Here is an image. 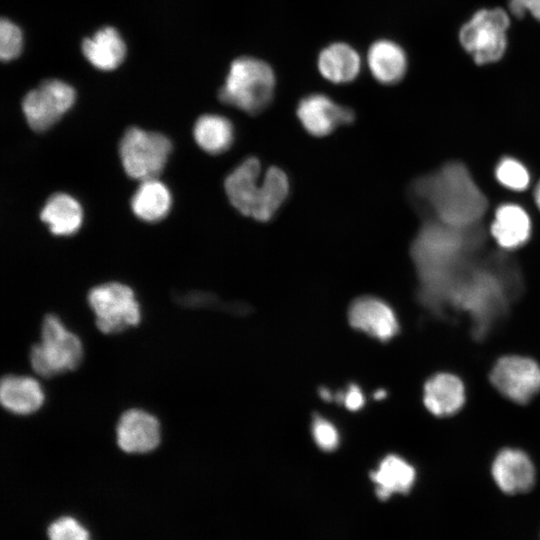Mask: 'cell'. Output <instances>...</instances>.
I'll use <instances>...</instances> for the list:
<instances>
[{"label": "cell", "mask_w": 540, "mask_h": 540, "mask_svg": "<svg viewBox=\"0 0 540 540\" xmlns=\"http://www.w3.org/2000/svg\"><path fill=\"white\" fill-rule=\"evenodd\" d=\"M410 191L415 202L429 208L438 222L452 227H473L487 207L486 198L460 163H449L417 179Z\"/></svg>", "instance_id": "1"}, {"label": "cell", "mask_w": 540, "mask_h": 540, "mask_svg": "<svg viewBox=\"0 0 540 540\" xmlns=\"http://www.w3.org/2000/svg\"><path fill=\"white\" fill-rule=\"evenodd\" d=\"M472 227L457 228L440 222L426 223L411 245V257L421 282L420 298L425 302L444 279L461 264L471 248L467 235Z\"/></svg>", "instance_id": "2"}, {"label": "cell", "mask_w": 540, "mask_h": 540, "mask_svg": "<svg viewBox=\"0 0 540 540\" xmlns=\"http://www.w3.org/2000/svg\"><path fill=\"white\" fill-rule=\"evenodd\" d=\"M275 84L269 64L253 57H240L231 63L218 97L224 104L256 115L271 103Z\"/></svg>", "instance_id": "3"}, {"label": "cell", "mask_w": 540, "mask_h": 540, "mask_svg": "<svg viewBox=\"0 0 540 540\" xmlns=\"http://www.w3.org/2000/svg\"><path fill=\"white\" fill-rule=\"evenodd\" d=\"M260 173L259 159L247 157L227 175L224 188L231 205L239 213L259 222H268L280 209V197L268 177L264 175L260 182Z\"/></svg>", "instance_id": "4"}, {"label": "cell", "mask_w": 540, "mask_h": 540, "mask_svg": "<svg viewBox=\"0 0 540 540\" xmlns=\"http://www.w3.org/2000/svg\"><path fill=\"white\" fill-rule=\"evenodd\" d=\"M83 359L80 339L68 331L54 314H47L41 324V342L32 345L29 360L34 372L52 378L77 369Z\"/></svg>", "instance_id": "5"}, {"label": "cell", "mask_w": 540, "mask_h": 540, "mask_svg": "<svg viewBox=\"0 0 540 540\" xmlns=\"http://www.w3.org/2000/svg\"><path fill=\"white\" fill-rule=\"evenodd\" d=\"M508 13L501 8L478 10L459 31V41L479 64L501 59L507 48Z\"/></svg>", "instance_id": "6"}, {"label": "cell", "mask_w": 540, "mask_h": 540, "mask_svg": "<svg viewBox=\"0 0 540 540\" xmlns=\"http://www.w3.org/2000/svg\"><path fill=\"white\" fill-rule=\"evenodd\" d=\"M172 150L170 140L158 132L130 127L123 134L119 154L126 174L139 181L155 179Z\"/></svg>", "instance_id": "7"}, {"label": "cell", "mask_w": 540, "mask_h": 540, "mask_svg": "<svg viewBox=\"0 0 540 540\" xmlns=\"http://www.w3.org/2000/svg\"><path fill=\"white\" fill-rule=\"evenodd\" d=\"M88 304L95 314L97 328L104 334H118L141 321L139 303L133 290L118 282L91 288Z\"/></svg>", "instance_id": "8"}, {"label": "cell", "mask_w": 540, "mask_h": 540, "mask_svg": "<svg viewBox=\"0 0 540 540\" xmlns=\"http://www.w3.org/2000/svg\"><path fill=\"white\" fill-rule=\"evenodd\" d=\"M75 91L67 83L45 80L29 91L22 102V109L29 127L43 132L54 125L73 105Z\"/></svg>", "instance_id": "9"}, {"label": "cell", "mask_w": 540, "mask_h": 540, "mask_svg": "<svg viewBox=\"0 0 540 540\" xmlns=\"http://www.w3.org/2000/svg\"><path fill=\"white\" fill-rule=\"evenodd\" d=\"M490 379L506 398L527 403L540 391V366L526 357L505 356L496 362Z\"/></svg>", "instance_id": "10"}, {"label": "cell", "mask_w": 540, "mask_h": 540, "mask_svg": "<svg viewBox=\"0 0 540 540\" xmlns=\"http://www.w3.org/2000/svg\"><path fill=\"white\" fill-rule=\"evenodd\" d=\"M296 114L307 133L315 137L327 136L339 126L349 125L355 120L351 108L321 93L303 97L297 105Z\"/></svg>", "instance_id": "11"}, {"label": "cell", "mask_w": 540, "mask_h": 540, "mask_svg": "<svg viewBox=\"0 0 540 540\" xmlns=\"http://www.w3.org/2000/svg\"><path fill=\"white\" fill-rule=\"evenodd\" d=\"M119 448L130 454H144L155 450L161 441L158 419L138 408L123 412L116 425Z\"/></svg>", "instance_id": "12"}, {"label": "cell", "mask_w": 540, "mask_h": 540, "mask_svg": "<svg viewBox=\"0 0 540 540\" xmlns=\"http://www.w3.org/2000/svg\"><path fill=\"white\" fill-rule=\"evenodd\" d=\"M350 325L380 341H388L399 330L393 309L375 296H361L353 300L348 310Z\"/></svg>", "instance_id": "13"}, {"label": "cell", "mask_w": 540, "mask_h": 540, "mask_svg": "<svg viewBox=\"0 0 540 540\" xmlns=\"http://www.w3.org/2000/svg\"><path fill=\"white\" fill-rule=\"evenodd\" d=\"M492 475L498 487L508 494L526 492L535 481V469L531 460L516 449L502 450L496 456Z\"/></svg>", "instance_id": "14"}, {"label": "cell", "mask_w": 540, "mask_h": 540, "mask_svg": "<svg viewBox=\"0 0 540 540\" xmlns=\"http://www.w3.org/2000/svg\"><path fill=\"white\" fill-rule=\"evenodd\" d=\"M45 400L40 383L29 376L5 375L0 382L2 406L15 415H30L38 411Z\"/></svg>", "instance_id": "15"}, {"label": "cell", "mask_w": 540, "mask_h": 540, "mask_svg": "<svg viewBox=\"0 0 540 540\" xmlns=\"http://www.w3.org/2000/svg\"><path fill=\"white\" fill-rule=\"evenodd\" d=\"M423 400L425 407L435 416L453 415L464 404L463 383L455 375L436 374L425 383Z\"/></svg>", "instance_id": "16"}, {"label": "cell", "mask_w": 540, "mask_h": 540, "mask_svg": "<svg viewBox=\"0 0 540 540\" xmlns=\"http://www.w3.org/2000/svg\"><path fill=\"white\" fill-rule=\"evenodd\" d=\"M367 64L372 76L380 83L391 85L399 82L407 70V56L394 41H375L367 53Z\"/></svg>", "instance_id": "17"}, {"label": "cell", "mask_w": 540, "mask_h": 540, "mask_svg": "<svg viewBox=\"0 0 540 540\" xmlns=\"http://www.w3.org/2000/svg\"><path fill=\"white\" fill-rule=\"evenodd\" d=\"M317 67L327 81L345 84L357 78L361 69V58L350 45L342 42L325 47L319 54Z\"/></svg>", "instance_id": "18"}, {"label": "cell", "mask_w": 540, "mask_h": 540, "mask_svg": "<svg viewBox=\"0 0 540 540\" xmlns=\"http://www.w3.org/2000/svg\"><path fill=\"white\" fill-rule=\"evenodd\" d=\"M415 477L414 467L394 454L384 457L376 470L370 473L376 495L381 500H387L396 493H408L415 482Z\"/></svg>", "instance_id": "19"}, {"label": "cell", "mask_w": 540, "mask_h": 540, "mask_svg": "<svg viewBox=\"0 0 540 540\" xmlns=\"http://www.w3.org/2000/svg\"><path fill=\"white\" fill-rule=\"evenodd\" d=\"M530 232V218L522 207L504 204L496 210L491 234L501 248L512 250L522 246Z\"/></svg>", "instance_id": "20"}, {"label": "cell", "mask_w": 540, "mask_h": 540, "mask_svg": "<svg viewBox=\"0 0 540 540\" xmlns=\"http://www.w3.org/2000/svg\"><path fill=\"white\" fill-rule=\"evenodd\" d=\"M82 52L94 67L109 71L121 64L126 54V47L114 28L104 27L92 38L84 39Z\"/></svg>", "instance_id": "21"}, {"label": "cell", "mask_w": 540, "mask_h": 540, "mask_svg": "<svg viewBox=\"0 0 540 540\" xmlns=\"http://www.w3.org/2000/svg\"><path fill=\"white\" fill-rule=\"evenodd\" d=\"M41 220L54 235H71L82 222L80 204L70 195L55 193L46 201L40 213Z\"/></svg>", "instance_id": "22"}, {"label": "cell", "mask_w": 540, "mask_h": 540, "mask_svg": "<svg viewBox=\"0 0 540 540\" xmlns=\"http://www.w3.org/2000/svg\"><path fill=\"white\" fill-rule=\"evenodd\" d=\"M193 135L202 150L210 154H220L231 147L235 133L228 118L217 114H205L196 120Z\"/></svg>", "instance_id": "23"}, {"label": "cell", "mask_w": 540, "mask_h": 540, "mask_svg": "<svg viewBox=\"0 0 540 540\" xmlns=\"http://www.w3.org/2000/svg\"><path fill=\"white\" fill-rule=\"evenodd\" d=\"M170 205V192L157 178L142 181L131 199L132 211L146 222H156L164 218Z\"/></svg>", "instance_id": "24"}, {"label": "cell", "mask_w": 540, "mask_h": 540, "mask_svg": "<svg viewBox=\"0 0 540 540\" xmlns=\"http://www.w3.org/2000/svg\"><path fill=\"white\" fill-rule=\"evenodd\" d=\"M496 178L504 187L514 190H525L530 182V175L526 167L516 159L504 158L496 167Z\"/></svg>", "instance_id": "25"}, {"label": "cell", "mask_w": 540, "mask_h": 540, "mask_svg": "<svg viewBox=\"0 0 540 540\" xmlns=\"http://www.w3.org/2000/svg\"><path fill=\"white\" fill-rule=\"evenodd\" d=\"M47 535L49 540H91L86 527L72 516H61L51 522Z\"/></svg>", "instance_id": "26"}, {"label": "cell", "mask_w": 540, "mask_h": 540, "mask_svg": "<svg viewBox=\"0 0 540 540\" xmlns=\"http://www.w3.org/2000/svg\"><path fill=\"white\" fill-rule=\"evenodd\" d=\"M22 50V33L17 25L3 18L0 22V58L10 61Z\"/></svg>", "instance_id": "27"}, {"label": "cell", "mask_w": 540, "mask_h": 540, "mask_svg": "<svg viewBox=\"0 0 540 540\" xmlns=\"http://www.w3.org/2000/svg\"><path fill=\"white\" fill-rule=\"evenodd\" d=\"M312 436L317 446L324 451H332L338 447L339 434L336 427L321 416L312 422Z\"/></svg>", "instance_id": "28"}, {"label": "cell", "mask_w": 540, "mask_h": 540, "mask_svg": "<svg viewBox=\"0 0 540 540\" xmlns=\"http://www.w3.org/2000/svg\"><path fill=\"white\" fill-rule=\"evenodd\" d=\"M335 399L351 411L361 409L365 402L364 395L356 384L349 385L348 389L345 392L338 393Z\"/></svg>", "instance_id": "29"}, {"label": "cell", "mask_w": 540, "mask_h": 540, "mask_svg": "<svg viewBox=\"0 0 540 540\" xmlns=\"http://www.w3.org/2000/svg\"><path fill=\"white\" fill-rule=\"evenodd\" d=\"M508 8L516 17H522L527 12L522 0H508Z\"/></svg>", "instance_id": "30"}, {"label": "cell", "mask_w": 540, "mask_h": 540, "mask_svg": "<svg viewBox=\"0 0 540 540\" xmlns=\"http://www.w3.org/2000/svg\"><path fill=\"white\" fill-rule=\"evenodd\" d=\"M526 11L530 12V14L540 21V0H522Z\"/></svg>", "instance_id": "31"}, {"label": "cell", "mask_w": 540, "mask_h": 540, "mask_svg": "<svg viewBox=\"0 0 540 540\" xmlns=\"http://www.w3.org/2000/svg\"><path fill=\"white\" fill-rule=\"evenodd\" d=\"M319 395L325 401H331L333 398L331 392L326 388H320Z\"/></svg>", "instance_id": "32"}, {"label": "cell", "mask_w": 540, "mask_h": 540, "mask_svg": "<svg viewBox=\"0 0 540 540\" xmlns=\"http://www.w3.org/2000/svg\"><path fill=\"white\" fill-rule=\"evenodd\" d=\"M535 202L538 206V208L540 209V181L538 182L536 188H535Z\"/></svg>", "instance_id": "33"}, {"label": "cell", "mask_w": 540, "mask_h": 540, "mask_svg": "<svg viewBox=\"0 0 540 540\" xmlns=\"http://www.w3.org/2000/svg\"><path fill=\"white\" fill-rule=\"evenodd\" d=\"M386 394L387 393H386V391L384 389H380V390L375 391L374 398L376 400H381V399L386 397Z\"/></svg>", "instance_id": "34"}]
</instances>
